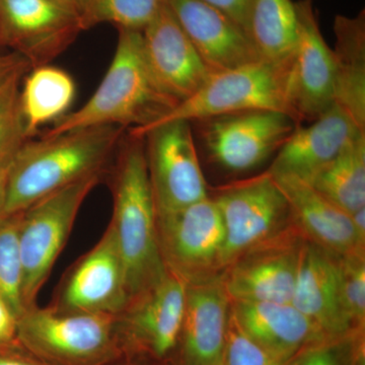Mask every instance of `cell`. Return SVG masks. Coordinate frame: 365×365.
I'll use <instances>...</instances> for the list:
<instances>
[{
	"instance_id": "obj_29",
	"label": "cell",
	"mask_w": 365,
	"mask_h": 365,
	"mask_svg": "<svg viewBox=\"0 0 365 365\" xmlns=\"http://www.w3.org/2000/svg\"><path fill=\"white\" fill-rule=\"evenodd\" d=\"M21 81L0 91V163H11L16 151L30 139L21 112Z\"/></svg>"
},
{
	"instance_id": "obj_8",
	"label": "cell",
	"mask_w": 365,
	"mask_h": 365,
	"mask_svg": "<svg viewBox=\"0 0 365 365\" xmlns=\"http://www.w3.org/2000/svg\"><path fill=\"white\" fill-rule=\"evenodd\" d=\"M113 317L35 306L18 319L16 335L34 352L48 359L71 364H90L109 351Z\"/></svg>"
},
{
	"instance_id": "obj_20",
	"label": "cell",
	"mask_w": 365,
	"mask_h": 365,
	"mask_svg": "<svg viewBox=\"0 0 365 365\" xmlns=\"http://www.w3.org/2000/svg\"><path fill=\"white\" fill-rule=\"evenodd\" d=\"M230 309L242 330L284 364L331 340L292 302H232Z\"/></svg>"
},
{
	"instance_id": "obj_34",
	"label": "cell",
	"mask_w": 365,
	"mask_h": 365,
	"mask_svg": "<svg viewBox=\"0 0 365 365\" xmlns=\"http://www.w3.org/2000/svg\"><path fill=\"white\" fill-rule=\"evenodd\" d=\"M215 7L248 34V19L252 0H203Z\"/></svg>"
},
{
	"instance_id": "obj_38",
	"label": "cell",
	"mask_w": 365,
	"mask_h": 365,
	"mask_svg": "<svg viewBox=\"0 0 365 365\" xmlns=\"http://www.w3.org/2000/svg\"><path fill=\"white\" fill-rule=\"evenodd\" d=\"M350 216L360 239L365 242V207L359 209Z\"/></svg>"
},
{
	"instance_id": "obj_18",
	"label": "cell",
	"mask_w": 365,
	"mask_h": 365,
	"mask_svg": "<svg viewBox=\"0 0 365 365\" xmlns=\"http://www.w3.org/2000/svg\"><path fill=\"white\" fill-rule=\"evenodd\" d=\"M186 304L181 336L184 365H213L222 360L230 297L220 276L186 283Z\"/></svg>"
},
{
	"instance_id": "obj_12",
	"label": "cell",
	"mask_w": 365,
	"mask_h": 365,
	"mask_svg": "<svg viewBox=\"0 0 365 365\" xmlns=\"http://www.w3.org/2000/svg\"><path fill=\"white\" fill-rule=\"evenodd\" d=\"M297 42L289 72V101L297 124L313 122L334 105L332 49L327 45L313 0L295 2Z\"/></svg>"
},
{
	"instance_id": "obj_7",
	"label": "cell",
	"mask_w": 365,
	"mask_h": 365,
	"mask_svg": "<svg viewBox=\"0 0 365 365\" xmlns=\"http://www.w3.org/2000/svg\"><path fill=\"white\" fill-rule=\"evenodd\" d=\"M213 200L225 227L220 269L292 222L287 199L267 170L223 187Z\"/></svg>"
},
{
	"instance_id": "obj_31",
	"label": "cell",
	"mask_w": 365,
	"mask_h": 365,
	"mask_svg": "<svg viewBox=\"0 0 365 365\" xmlns=\"http://www.w3.org/2000/svg\"><path fill=\"white\" fill-rule=\"evenodd\" d=\"M232 307V306H230ZM222 365H287L273 356L242 330L230 309Z\"/></svg>"
},
{
	"instance_id": "obj_30",
	"label": "cell",
	"mask_w": 365,
	"mask_h": 365,
	"mask_svg": "<svg viewBox=\"0 0 365 365\" xmlns=\"http://www.w3.org/2000/svg\"><path fill=\"white\" fill-rule=\"evenodd\" d=\"M341 295L353 328H361L365 319L364 253L339 256Z\"/></svg>"
},
{
	"instance_id": "obj_10",
	"label": "cell",
	"mask_w": 365,
	"mask_h": 365,
	"mask_svg": "<svg viewBox=\"0 0 365 365\" xmlns=\"http://www.w3.org/2000/svg\"><path fill=\"white\" fill-rule=\"evenodd\" d=\"M146 162L157 211L185 207L207 198V186L191 123L165 122L144 132Z\"/></svg>"
},
{
	"instance_id": "obj_26",
	"label": "cell",
	"mask_w": 365,
	"mask_h": 365,
	"mask_svg": "<svg viewBox=\"0 0 365 365\" xmlns=\"http://www.w3.org/2000/svg\"><path fill=\"white\" fill-rule=\"evenodd\" d=\"M297 16L292 0H252L248 35L264 60L292 61L297 42Z\"/></svg>"
},
{
	"instance_id": "obj_13",
	"label": "cell",
	"mask_w": 365,
	"mask_h": 365,
	"mask_svg": "<svg viewBox=\"0 0 365 365\" xmlns=\"http://www.w3.org/2000/svg\"><path fill=\"white\" fill-rule=\"evenodd\" d=\"M204 138L213 158L230 170L253 169L279 150L297 123L275 111H252L204 120Z\"/></svg>"
},
{
	"instance_id": "obj_33",
	"label": "cell",
	"mask_w": 365,
	"mask_h": 365,
	"mask_svg": "<svg viewBox=\"0 0 365 365\" xmlns=\"http://www.w3.org/2000/svg\"><path fill=\"white\" fill-rule=\"evenodd\" d=\"M30 69L32 66L21 55L14 52L9 54L0 53V91L25 78Z\"/></svg>"
},
{
	"instance_id": "obj_15",
	"label": "cell",
	"mask_w": 365,
	"mask_h": 365,
	"mask_svg": "<svg viewBox=\"0 0 365 365\" xmlns=\"http://www.w3.org/2000/svg\"><path fill=\"white\" fill-rule=\"evenodd\" d=\"M59 307L115 314L130 304L126 274L111 225L98 244L76 264L66 280Z\"/></svg>"
},
{
	"instance_id": "obj_22",
	"label": "cell",
	"mask_w": 365,
	"mask_h": 365,
	"mask_svg": "<svg viewBox=\"0 0 365 365\" xmlns=\"http://www.w3.org/2000/svg\"><path fill=\"white\" fill-rule=\"evenodd\" d=\"M187 284L170 271L129 304L128 323L155 356L169 354L181 336Z\"/></svg>"
},
{
	"instance_id": "obj_35",
	"label": "cell",
	"mask_w": 365,
	"mask_h": 365,
	"mask_svg": "<svg viewBox=\"0 0 365 365\" xmlns=\"http://www.w3.org/2000/svg\"><path fill=\"white\" fill-rule=\"evenodd\" d=\"M18 318L9 306L0 299V346L7 344L16 335Z\"/></svg>"
},
{
	"instance_id": "obj_25",
	"label": "cell",
	"mask_w": 365,
	"mask_h": 365,
	"mask_svg": "<svg viewBox=\"0 0 365 365\" xmlns=\"http://www.w3.org/2000/svg\"><path fill=\"white\" fill-rule=\"evenodd\" d=\"M307 184L348 215L365 207V132H360Z\"/></svg>"
},
{
	"instance_id": "obj_16",
	"label": "cell",
	"mask_w": 365,
	"mask_h": 365,
	"mask_svg": "<svg viewBox=\"0 0 365 365\" xmlns=\"http://www.w3.org/2000/svg\"><path fill=\"white\" fill-rule=\"evenodd\" d=\"M292 304L329 339L355 333L341 295L339 255L307 239L300 250Z\"/></svg>"
},
{
	"instance_id": "obj_2",
	"label": "cell",
	"mask_w": 365,
	"mask_h": 365,
	"mask_svg": "<svg viewBox=\"0 0 365 365\" xmlns=\"http://www.w3.org/2000/svg\"><path fill=\"white\" fill-rule=\"evenodd\" d=\"M124 130L90 127L26 140L9 165L4 215L23 212L57 190L101 174Z\"/></svg>"
},
{
	"instance_id": "obj_1",
	"label": "cell",
	"mask_w": 365,
	"mask_h": 365,
	"mask_svg": "<svg viewBox=\"0 0 365 365\" xmlns=\"http://www.w3.org/2000/svg\"><path fill=\"white\" fill-rule=\"evenodd\" d=\"M178 105L160 88L146 64L140 31L119 29L116 51L97 91L76 111L67 113L41 136L98 126L129 128L138 135Z\"/></svg>"
},
{
	"instance_id": "obj_5",
	"label": "cell",
	"mask_w": 365,
	"mask_h": 365,
	"mask_svg": "<svg viewBox=\"0 0 365 365\" xmlns=\"http://www.w3.org/2000/svg\"><path fill=\"white\" fill-rule=\"evenodd\" d=\"M100 175L57 190L21 212V297L26 311L36 306V299L66 246L79 209L100 181Z\"/></svg>"
},
{
	"instance_id": "obj_21",
	"label": "cell",
	"mask_w": 365,
	"mask_h": 365,
	"mask_svg": "<svg viewBox=\"0 0 365 365\" xmlns=\"http://www.w3.org/2000/svg\"><path fill=\"white\" fill-rule=\"evenodd\" d=\"M272 176V175H271ZM289 206L292 222L309 241L331 253H364L351 216L297 178L272 176Z\"/></svg>"
},
{
	"instance_id": "obj_4",
	"label": "cell",
	"mask_w": 365,
	"mask_h": 365,
	"mask_svg": "<svg viewBox=\"0 0 365 365\" xmlns=\"http://www.w3.org/2000/svg\"><path fill=\"white\" fill-rule=\"evenodd\" d=\"M290 64L292 61L274 63L262 59L211 74L192 97L178 104L150 128L134 136H140L151 127L173 120L191 123L252 111L283 113L297 123L289 101Z\"/></svg>"
},
{
	"instance_id": "obj_32",
	"label": "cell",
	"mask_w": 365,
	"mask_h": 365,
	"mask_svg": "<svg viewBox=\"0 0 365 365\" xmlns=\"http://www.w3.org/2000/svg\"><path fill=\"white\" fill-rule=\"evenodd\" d=\"M353 335L312 346L287 365H356L364 355L361 344L356 345Z\"/></svg>"
},
{
	"instance_id": "obj_17",
	"label": "cell",
	"mask_w": 365,
	"mask_h": 365,
	"mask_svg": "<svg viewBox=\"0 0 365 365\" xmlns=\"http://www.w3.org/2000/svg\"><path fill=\"white\" fill-rule=\"evenodd\" d=\"M167 4L211 73L263 59L244 29L203 0Z\"/></svg>"
},
{
	"instance_id": "obj_28",
	"label": "cell",
	"mask_w": 365,
	"mask_h": 365,
	"mask_svg": "<svg viewBox=\"0 0 365 365\" xmlns=\"http://www.w3.org/2000/svg\"><path fill=\"white\" fill-rule=\"evenodd\" d=\"M168 0H95L83 20L85 30L112 24L124 30L140 31L148 26Z\"/></svg>"
},
{
	"instance_id": "obj_39",
	"label": "cell",
	"mask_w": 365,
	"mask_h": 365,
	"mask_svg": "<svg viewBox=\"0 0 365 365\" xmlns=\"http://www.w3.org/2000/svg\"><path fill=\"white\" fill-rule=\"evenodd\" d=\"M0 365H36L30 362L23 361L20 359H11V357L0 356Z\"/></svg>"
},
{
	"instance_id": "obj_41",
	"label": "cell",
	"mask_w": 365,
	"mask_h": 365,
	"mask_svg": "<svg viewBox=\"0 0 365 365\" xmlns=\"http://www.w3.org/2000/svg\"><path fill=\"white\" fill-rule=\"evenodd\" d=\"M213 365H222V362H220V364H213Z\"/></svg>"
},
{
	"instance_id": "obj_9",
	"label": "cell",
	"mask_w": 365,
	"mask_h": 365,
	"mask_svg": "<svg viewBox=\"0 0 365 365\" xmlns=\"http://www.w3.org/2000/svg\"><path fill=\"white\" fill-rule=\"evenodd\" d=\"M306 240L292 222L279 234L239 255L220 276L230 302H292Z\"/></svg>"
},
{
	"instance_id": "obj_24",
	"label": "cell",
	"mask_w": 365,
	"mask_h": 365,
	"mask_svg": "<svg viewBox=\"0 0 365 365\" xmlns=\"http://www.w3.org/2000/svg\"><path fill=\"white\" fill-rule=\"evenodd\" d=\"M24 78L21 112L31 139L41 127L66 115L76 98V86L68 72L49 64L34 67Z\"/></svg>"
},
{
	"instance_id": "obj_23",
	"label": "cell",
	"mask_w": 365,
	"mask_h": 365,
	"mask_svg": "<svg viewBox=\"0 0 365 365\" xmlns=\"http://www.w3.org/2000/svg\"><path fill=\"white\" fill-rule=\"evenodd\" d=\"M334 35V104L365 131L364 9L355 16L337 14Z\"/></svg>"
},
{
	"instance_id": "obj_40",
	"label": "cell",
	"mask_w": 365,
	"mask_h": 365,
	"mask_svg": "<svg viewBox=\"0 0 365 365\" xmlns=\"http://www.w3.org/2000/svg\"><path fill=\"white\" fill-rule=\"evenodd\" d=\"M356 365H364V357H362V359L357 362Z\"/></svg>"
},
{
	"instance_id": "obj_37",
	"label": "cell",
	"mask_w": 365,
	"mask_h": 365,
	"mask_svg": "<svg viewBox=\"0 0 365 365\" xmlns=\"http://www.w3.org/2000/svg\"><path fill=\"white\" fill-rule=\"evenodd\" d=\"M9 165L11 163H0V216L4 215Z\"/></svg>"
},
{
	"instance_id": "obj_36",
	"label": "cell",
	"mask_w": 365,
	"mask_h": 365,
	"mask_svg": "<svg viewBox=\"0 0 365 365\" xmlns=\"http://www.w3.org/2000/svg\"><path fill=\"white\" fill-rule=\"evenodd\" d=\"M55 1L59 2V4H63L64 6L76 11L81 16L83 24V20H85L86 16L88 14V11H90L95 0H55Z\"/></svg>"
},
{
	"instance_id": "obj_6",
	"label": "cell",
	"mask_w": 365,
	"mask_h": 365,
	"mask_svg": "<svg viewBox=\"0 0 365 365\" xmlns=\"http://www.w3.org/2000/svg\"><path fill=\"white\" fill-rule=\"evenodd\" d=\"M157 235L165 268L185 282L207 277L220 269L225 227L213 198L157 211Z\"/></svg>"
},
{
	"instance_id": "obj_27",
	"label": "cell",
	"mask_w": 365,
	"mask_h": 365,
	"mask_svg": "<svg viewBox=\"0 0 365 365\" xmlns=\"http://www.w3.org/2000/svg\"><path fill=\"white\" fill-rule=\"evenodd\" d=\"M20 227L21 212L0 216V299L18 319L26 312L21 297Z\"/></svg>"
},
{
	"instance_id": "obj_42",
	"label": "cell",
	"mask_w": 365,
	"mask_h": 365,
	"mask_svg": "<svg viewBox=\"0 0 365 365\" xmlns=\"http://www.w3.org/2000/svg\"><path fill=\"white\" fill-rule=\"evenodd\" d=\"M0 47H1V46H0Z\"/></svg>"
},
{
	"instance_id": "obj_19",
	"label": "cell",
	"mask_w": 365,
	"mask_h": 365,
	"mask_svg": "<svg viewBox=\"0 0 365 365\" xmlns=\"http://www.w3.org/2000/svg\"><path fill=\"white\" fill-rule=\"evenodd\" d=\"M360 130L337 105L307 126L297 125L267 172L309 182L344 150Z\"/></svg>"
},
{
	"instance_id": "obj_11",
	"label": "cell",
	"mask_w": 365,
	"mask_h": 365,
	"mask_svg": "<svg viewBox=\"0 0 365 365\" xmlns=\"http://www.w3.org/2000/svg\"><path fill=\"white\" fill-rule=\"evenodd\" d=\"M83 31L79 14L55 0H0V46L32 68L56 58Z\"/></svg>"
},
{
	"instance_id": "obj_3",
	"label": "cell",
	"mask_w": 365,
	"mask_h": 365,
	"mask_svg": "<svg viewBox=\"0 0 365 365\" xmlns=\"http://www.w3.org/2000/svg\"><path fill=\"white\" fill-rule=\"evenodd\" d=\"M113 197L110 225L123 261L131 304L167 271L158 249L157 209L143 136L129 134L120 155Z\"/></svg>"
},
{
	"instance_id": "obj_14",
	"label": "cell",
	"mask_w": 365,
	"mask_h": 365,
	"mask_svg": "<svg viewBox=\"0 0 365 365\" xmlns=\"http://www.w3.org/2000/svg\"><path fill=\"white\" fill-rule=\"evenodd\" d=\"M141 34L144 58L153 78L178 104L200 90L212 74L168 4Z\"/></svg>"
}]
</instances>
